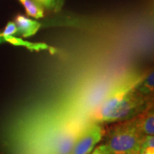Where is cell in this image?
Wrapping results in <instances>:
<instances>
[{
  "label": "cell",
  "instance_id": "cell-1",
  "mask_svg": "<svg viewBox=\"0 0 154 154\" xmlns=\"http://www.w3.org/2000/svg\"><path fill=\"white\" fill-rule=\"evenodd\" d=\"M145 75L128 77L111 89L92 116L91 121L100 123L118 122L131 119L150 104L146 97L136 91Z\"/></svg>",
  "mask_w": 154,
  "mask_h": 154
},
{
  "label": "cell",
  "instance_id": "cell-2",
  "mask_svg": "<svg viewBox=\"0 0 154 154\" xmlns=\"http://www.w3.org/2000/svg\"><path fill=\"white\" fill-rule=\"evenodd\" d=\"M143 135L133 117L111 127L106 133L105 144L111 154H136Z\"/></svg>",
  "mask_w": 154,
  "mask_h": 154
},
{
  "label": "cell",
  "instance_id": "cell-3",
  "mask_svg": "<svg viewBox=\"0 0 154 154\" xmlns=\"http://www.w3.org/2000/svg\"><path fill=\"white\" fill-rule=\"evenodd\" d=\"M105 133L102 123L91 121L75 140L70 154H90Z\"/></svg>",
  "mask_w": 154,
  "mask_h": 154
},
{
  "label": "cell",
  "instance_id": "cell-4",
  "mask_svg": "<svg viewBox=\"0 0 154 154\" xmlns=\"http://www.w3.org/2000/svg\"><path fill=\"white\" fill-rule=\"evenodd\" d=\"M135 124L139 130L144 135H153L154 134V112L153 105L149 104L142 111L134 116Z\"/></svg>",
  "mask_w": 154,
  "mask_h": 154
},
{
  "label": "cell",
  "instance_id": "cell-5",
  "mask_svg": "<svg viewBox=\"0 0 154 154\" xmlns=\"http://www.w3.org/2000/svg\"><path fill=\"white\" fill-rule=\"evenodd\" d=\"M14 22L17 25V33L25 38L31 37L36 34L41 28L40 22L28 18L23 15H17Z\"/></svg>",
  "mask_w": 154,
  "mask_h": 154
},
{
  "label": "cell",
  "instance_id": "cell-6",
  "mask_svg": "<svg viewBox=\"0 0 154 154\" xmlns=\"http://www.w3.org/2000/svg\"><path fill=\"white\" fill-rule=\"evenodd\" d=\"M11 44L13 45H17V46H22V47H26L28 50L31 51H51L54 50L53 48L50 47L47 45L43 44V43H32L27 40H24L23 38H18L14 35L8 36L4 33H0V45L2 44Z\"/></svg>",
  "mask_w": 154,
  "mask_h": 154
},
{
  "label": "cell",
  "instance_id": "cell-7",
  "mask_svg": "<svg viewBox=\"0 0 154 154\" xmlns=\"http://www.w3.org/2000/svg\"><path fill=\"white\" fill-rule=\"evenodd\" d=\"M154 72L150 71L147 75H145L141 81L136 87V91L144 97L149 98L151 94L153 93L154 88Z\"/></svg>",
  "mask_w": 154,
  "mask_h": 154
},
{
  "label": "cell",
  "instance_id": "cell-8",
  "mask_svg": "<svg viewBox=\"0 0 154 154\" xmlns=\"http://www.w3.org/2000/svg\"><path fill=\"white\" fill-rule=\"evenodd\" d=\"M20 3L22 4L26 13L29 17H33L35 19H39L44 17V9L37 5L33 0H19Z\"/></svg>",
  "mask_w": 154,
  "mask_h": 154
},
{
  "label": "cell",
  "instance_id": "cell-9",
  "mask_svg": "<svg viewBox=\"0 0 154 154\" xmlns=\"http://www.w3.org/2000/svg\"><path fill=\"white\" fill-rule=\"evenodd\" d=\"M37 5L43 9H48L52 11H57L61 7V0H33Z\"/></svg>",
  "mask_w": 154,
  "mask_h": 154
},
{
  "label": "cell",
  "instance_id": "cell-10",
  "mask_svg": "<svg viewBox=\"0 0 154 154\" xmlns=\"http://www.w3.org/2000/svg\"><path fill=\"white\" fill-rule=\"evenodd\" d=\"M2 33L5 35H8V36L15 35L16 33H17V28L16 23L14 22H8V24L6 25L5 28H4Z\"/></svg>",
  "mask_w": 154,
  "mask_h": 154
},
{
  "label": "cell",
  "instance_id": "cell-11",
  "mask_svg": "<svg viewBox=\"0 0 154 154\" xmlns=\"http://www.w3.org/2000/svg\"><path fill=\"white\" fill-rule=\"evenodd\" d=\"M90 154H111V152L108 147L105 146V144H102V145H99L96 148H94Z\"/></svg>",
  "mask_w": 154,
  "mask_h": 154
},
{
  "label": "cell",
  "instance_id": "cell-12",
  "mask_svg": "<svg viewBox=\"0 0 154 154\" xmlns=\"http://www.w3.org/2000/svg\"><path fill=\"white\" fill-rule=\"evenodd\" d=\"M136 154H154V149L140 148Z\"/></svg>",
  "mask_w": 154,
  "mask_h": 154
}]
</instances>
